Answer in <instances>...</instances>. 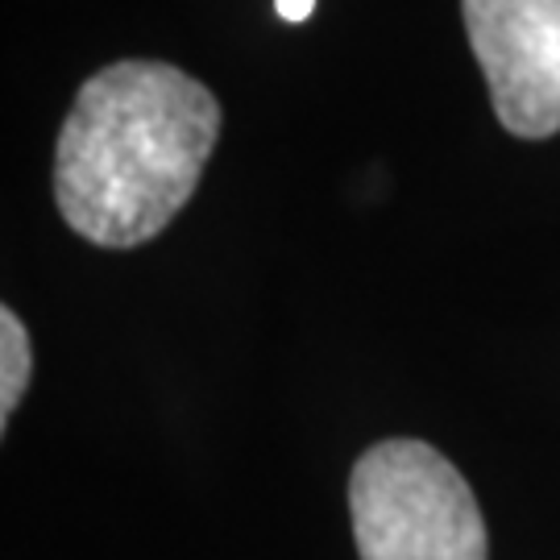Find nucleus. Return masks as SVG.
Masks as SVG:
<instances>
[{"label": "nucleus", "mask_w": 560, "mask_h": 560, "mask_svg": "<svg viewBox=\"0 0 560 560\" xmlns=\"http://www.w3.org/2000/svg\"><path fill=\"white\" fill-rule=\"evenodd\" d=\"M460 13L502 129L560 133V0H460Z\"/></svg>", "instance_id": "7ed1b4c3"}, {"label": "nucleus", "mask_w": 560, "mask_h": 560, "mask_svg": "<svg viewBox=\"0 0 560 560\" xmlns=\"http://www.w3.org/2000/svg\"><path fill=\"white\" fill-rule=\"evenodd\" d=\"M349 515L361 560H486L469 481L423 441L365 448L349 478Z\"/></svg>", "instance_id": "f03ea898"}, {"label": "nucleus", "mask_w": 560, "mask_h": 560, "mask_svg": "<svg viewBox=\"0 0 560 560\" xmlns=\"http://www.w3.org/2000/svg\"><path fill=\"white\" fill-rule=\"evenodd\" d=\"M30 370H34V353H30V332L18 320L13 307L0 312V423L13 420L21 395L30 386Z\"/></svg>", "instance_id": "20e7f679"}, {"label": "nucleus", "mask_w": 560, "mask_h": 560, "mask_svg": "<svg viewBox=\"0 0 560 560\" xmlns=\"http://www.w3.org/2000/svg\"><path fill=\"white\" fill-rule=\"evenodd\" d=\"M221 138V104L187 71L120 59L80 88L55 145V203L104 249L154 241L196 196Z\"/></svg>", "instance_id": "f257e3e1"}, {"label": "nucleus", "mask_w": 560, "mask_h": 560, "mask_svg": "<svg viewBox=\"0 0 560 560\" xmlns=\"http://www.w3.org/2000/svg\"><path fill=\"white\" fill-rule=\"evenodd\" d=\"M279 4V13L287 21H307L316 13V0H275Z\"/></svg>", "instance_id": "39448f33"}]
</instances>
